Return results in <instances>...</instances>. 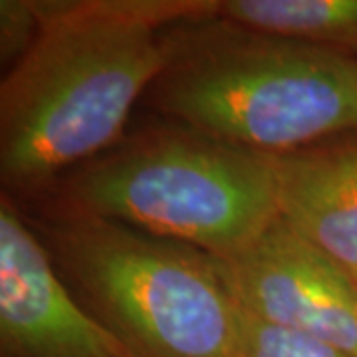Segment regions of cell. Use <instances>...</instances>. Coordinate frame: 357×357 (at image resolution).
Returning <instances> with one entry per match:
<instances>
[{
	"label": "cell",
	"mask_w": 357,
	"mask_h": 357,
	"mask_svg": "<svg viewBox=\"0 0 357 357\" xmlns=\"http://www.w3.org/2000/svg\"><path fill=\"white\" fill-rule=\"evenodd\" d=\"M147 93L178 123L264 155L357 129V60L215 16L167 30Z\"/></svg>",
	"instance_id": "obj_2"
},
{
	"label": "cell",
	"mask_w": 357,
	"mask_h": 357,
	"mask_svg": "<svg viewBox=\"0 0 357 357\" xmlns=\"http://www.w3.org/2000/svg\"><path fill=\"white\" fill-rule=\"evenodd\" d=\"M38 230L70 292L135 357H244L241 306L204 250L93 217Z\"/></svg>",
	"instance_id": "obj_4"
},
{
	"label": "cell",
	"mask_w": 357,
	"mask_h": 357,
	"mask_svg": "<svg viewBox=\"0 0 357 357\" xmlns=\"http://www.w3.org/2000/svg\"><path fill=\"white\" fill-rule=\"evenodd\" d=\"M42 30L0 86V183L38 195L121 141L167 62V30L215 0H38Z\"/></svg>",
	"instance_id": "obj_1"
},
{
	"label": "cell",
	"mask_w": 357,
	"mask_h": 357,
	"mask_svg": "<svg viewBox=\"0 0 357 357\" xmlns=\"http://www.w3.org/2000/svg\"><path fill=\"white\" fill-rule=\"evenodd\" d=\"M213 260L246 312L357 357L356 276L280 217L250 243Z\"/></svg>",
	"instance_id": "obj_5"
},
{
	"label": "cell",
	"mask_w": 357,
	"mask_h": 357,
	"mask_svg": "<svg viewBox=\"0 0 357 357\" xmlns=\"http://www.w3.org/2000/svg\"><path fill=\"white\" fill-rule=\"evenodd\" d=\"M354 276H356V280H357V274H354Z\"/></svg>",
	"instance_id": "obj_11"
},
{
	"label": "cell",
	"mask_w": 357,
	"mask_h": 357,
	"mask_svg": "<svg viewBox=\"0 0 357 357\" xmlns=\"http://www.w3.org/2000/svg\"><path fill=\"white\" fill-rule=\"evenodd\" d=\"M46 192L50 215L112 220L213 256L278 218L270 155L183 123L121 139Z\"/></svg>",
	"instance_id": "obj_3"
},
{
	"label": "cell",
	"mask_w": 357,
	"mask_h": 357,
	"mask_svg": "<svg viewBox=\"0 0 357 357\" xmlns=\"http://www.w3.org/2000/svg\"><path fill=\"white\" fill-rule=\"evenodd\" d=\"M211 16L357 60V0H215Z\"/></svg>",
	"instance_id": "obj_8"
},
{
	"label": "cell",
	"mask_w": 357,
	"mask_h": 357,
	"mask_svg": "<svg viewBox=\"0 0 357 357\" xmlns=\"http://www.w3.org/2000/svg\"><path fill=\"white\" fill-rule=\"evenodd\" d=\"M270 161L278 217L357 274V129Z\"/></svg>",
	"instance_id": "obj_7"
},
{
	"label": "cell",
	"mask_w": 357,
	"mask_h": 357,
	"mask_svg": "<svg viewBox=\"0 0 357 357\" xmlns=\"http://www.w3.org/2000/svg\"><path fill=\"white\" fill-rule=\"evenodd\" d=\"M244 357H351L307 333L274 326L241 307Z\"/></svg>",
	"instance_id": "obj_9"
},
{
	"label": "cell",
	"mask_w": 357,
	"mask_h": 357,
	"mask_svg": "<svg viewBox=\"0 0 357 357\" xmlns=\"http://www.w3.org/2000/svg\"><path fill=\"white\" fill-rule=\"evenodd\" d=\"M0 357H135L77 302L6 195L0 201Z\"/></svg>",
	"instance_id": "obj_6"
},
{
	"label": "cell",
	"mask_w": 357,
	"mask_h": 357,
	"mask_svg": "<svg viewBox=\"0 0 357 357\" xmlns=\"http://www.w3.org/2000/svg\"><path fill=\"white\" fill-rule=\"evenodd\" d=\"M42 30L38 0H0V60L8 70L24 58Z\"/></svg>",
	"instance_id": "obj_10"
}]
</instances>
